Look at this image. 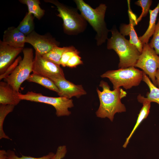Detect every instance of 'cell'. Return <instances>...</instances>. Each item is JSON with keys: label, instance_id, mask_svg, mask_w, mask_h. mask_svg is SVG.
Wrapping results in <instances>:
<instances>
[{"label": "cell", "instance_id": "cell-1", "mask_svg": "<svg viewBox=\"0 0 159 159\" xmlns=\"http://www.w3.org/2000/svg\"><path fill=\"white\" fill-rule=\"evenodd\" d=\"M99 86L102 90L96 89L100 105L96 114L98 117H107L112 122L116 113L126 111L125 107L121 99L126 96L127 93L120 87L111 90L108 83L103 80L100 82Z\"/></svg>", "mask_w": 159, "mask_h": 159}, {"label": "cell", "instance_id": "cell-2", "mask_svg": "<svg viewBox=\"0 0 159 159\" xmlns=\"http://www.w3.org/2000/svg\"><path fill=\"white\" fill-rule=\"evenodd\" d=\"M74 1L80 14L96 32L95 39L97 45H101L107 40L108 33L110 32L105 21L107 6L101 3L94 9L83 0H75Z\"/></svg>", "mask_w": 159, "mask_h": 159}, {"label": "cell", "instance_id": "cell-3", "mask_svg": "<svg viewBox=\"0 0 159 159\" xmlns=\"http://www.w3.org/2000/svg\"><path fill=\"white\" fill-rule=\"evenodd\" d=\"M110 31L112 36L107 39V48L113 50L118 56V68L135 67L141 53L135 46L120 33L115 26H113Z\"/></svg>", "mask_w": 159, "mask_h": 159}, {"label": "cell", "instance_id": "cell-4", "mask_svg": "<svg viewBox=\"0 0 159 159\" xmlns=\"http://www.w3.org/2000/svg\"><path fill=\"white\" fill-rule=\"evenodd\" d=\"M44 1L54 4L59 14L57 16L63 21L64 32L69 35H76L83 32L86 29L87 21L75 8L61 3L57 0H44Z\"/></svg>", "mask_w": 159, "mask_h": 159}, {"label": "cell", "instance_id": "cell-5", "mask_svg": "<svg viewBox=\"0 0 159 159\" xmlns=\"http://www.w3.org/2000/svg\"><path fill=\"white\" fill-rule=\"evenodd\" d=\"M134 66L107 71L101 76L108 78L113 85V90L122 87L126 90L139 85L143 78V71Z\"/></svg>", "mask_w": 159, "mask_h": 159}, {"label": "cell", "instance_id": "cell-6", "mask_svg": "<svg viewBox=\"0 0 159 159\" xmlns=\"http://www.w3.org/2000/svg\"><path fill=\"white\" fill-rule=\"evenodd\" d=\"M23 58L13 72L4 81L9 84L16 92H19L21 84L27 80L32 72L34 60L33 50L31 48H24Z\"/></svg>", "mask_w": 159, "mask_h": 159}, {"label": "cell", "instance_id": "cell-7", "mask_svg": "<svg viewBox=\"0 0 159 159\" xmlns=\"http://www.w3.org/2000/svg\"><path fill=\"white\" fill-rule=\"evenodd\" d=\"M18 96L21 100L43 103L52 106L56 110V115L58 117L70 115L71 112L68 109L74 106L72 99L64 97H48L32 91H28L25 94L19 92Z\"/></svg>", "mask_w": 159, "mask_h": 159}, {"label": "cell", "instance_id": "cell-8", "mask_svg": "<svg viewBox=\"0 0 159 159\" xmlns=\"http://www.w3.org/2000/svg\"><path fill=\"white\" fill-rule=\"evenodd\" d=\"M135 67L141 69L157 87L155 74L159 67V56L155 49L150 47L149 43L143 44L142 52Z\"/></svg>", "mask_w": 159, "mask_h": 159}, {"label": "cell", "instance_id": "cell-9", "mask_svg": "<svg viewBox=\"0 0 159 159\" xmlns=\"http://www.w3.org/2000/svg\"><path fill=\"white\" fill-rule=\"evenodd\" d=\"M26 43L31 44L41 56L47 54L54 47L59 46V42L50 34L40 35L34 30L26 36Z\"/></svg>", "mask_w": 159, "mask_h": 159}, {"label": "cell", "instance_id": "cell-10", "mask_svg": "<svg viewBox=\"0 0 159 159\" xmlns=\"http://www.w3.org/2000/svg\"><path fill=\"white\" fill-rule=\"evenodd\" d=\"M32 72L49 78L52 77L65 78L60 65L44 59L35 52Z\"/></svg>", "mask_w": 159, "mask_h": 159}, {"label": "cell", "instance_id": "cell-11", "mask_svg": "<svg viewBox=\"0 0 159 159\" xmlns=\"http://www.w3.org/2000/svg\"><path fill=\"white\" fill-rule=\"evenodd\" d=\"M59 89L57 93L59 97L71 99L75 97L77 98L87 94L81 85H76L67 80L65 78L52 77L50 78Z\"/></svg>", "mask_w": 159, "mask_h": 159}, {"label": "cell", "instance_id": "cell-12", "mask_svg": "<svg viewBox=\"0 0 159 159\" xmlns=\"http://www.w3.org/2000/svg\"><path fill=\"white\" fill-rule=\"evenodd\" d=\"M128 12L129 19L128 24H122L120 26V33L124 36H129V42L135 46L141 53L143 50V44L139 40L135 30L134 26L137 24V17L132 12L130 7V1H127Z\"/></svg>", "mask_w": 159, "mask_h": 159}, {"label": "cell", "instance_id": "cell-13", "mask_svg": "<svg viewBox=\"0 0 159 159\" xmlns=\"http://www.w3.org/2000/svg\"><path fill=\"white\" fill-rule=\"evenodd\" d=\"M24 48H16L0 40V75L3 74L14 62Z\"/></svg>", "mask_w": 159, "mask_h": 159}, {"label": "cell", "instance_id": "cell-14", "mask_svg": "<svg viewBox=\"0 0 159 159\" xmlns=\"http://www.w3.org/2000/svg\"><path fill=\"white\" fill-rule=\"evenodd\" d=\"M26 36L14 26L9 27L4 32L2 42L15 48H24Z\"/></svg>", "mask_w": 159, "mask_h": 159}, {"label": "cell", "instance_id": "cell-15", "mask_svg": "<svg viewBox=\"0 0 159 159\" xmlns=\"http://www.w3.org/2000/svg\"><path fill=\"white\" fill-rule=\"evenodd\" d=\"M19 92L15 91L8 83L5 81L0 82V104L11 105L15 106L18 105L21 100L18 95Z\"/></svg>", "mask_w": 159, "mask_h": 159}, {"label": "cell", "instance_id": "cell-16", "mask_svg": "<svg viewBox=\"0 0 159 159\" xmlns=\"http://www.w3.org/2000/svg\"><path fill=\"white\" fill-rule=\"evenodd\" d=\"M137 99L139 102L143 104V106L138 115L135 125L130 135L126 138L125 143L122 146L123 147L125 148L127 147L130 138L135 131L142 121L147 118L150 112L151 102L149 101L142 99L138 97Z\"/></svg>", "mask_w": 159, "mask_h": 159}, {"label": "cell", "instance_id": "cell-17", "mask_svg": "<svg viewBox=\"0 0 159 159\" xmlns=\"http://www.w3.org/2000/svg\"><path fill=\"white\" fill-rule=\"evenodd\" d=\"M150 21L148 27L142 36L138 37L139 39L143 45L148 43L151 37L153 34L156 24V21L159 12V2L156 7L153 10H150Z\"/></svg>", "mask_w": 159, "mask_h": 159}, {"label": "cell", "instance_id": "cell-18", "mask_svg": "<svg viewBox=\"0 0 159 159\" xmlns=\"http://www.w3.org/2000/svg\"><path fill=\"white\" fill-rule=\"evenodd\" d=\"M142 80L144 81L149 87L150 92L146 94V97L140 94L138 96L139 98L151 102H154L159 105V88L155 85L150 80L147 75L143 72Z\"/></svg>", "mask_w": 159, "mask_h": 159}, {"label": "cell", "instance_id": "cell-19", "mask_svg": "<svg viewBox=\"0 0 159 159\" xmlns=\"http://www.w3.org/2000/svg\"><path fill=\"white\" fill-rule=\"evenodd\" d=\"M39 84L50 90L58 93L59 90L53 81L49 78L45 76L33 73L30 74L27 80Z\"/></svg>", "mask_w": 159, "mask_h": 159}, {"label": "cell", "instance_id": "cell-20", "mask_svg": "<svg viewBox=\"0 0 159 159\" xmlns=\"http://www.w3.org/2000/svg\"><path fill=\"white\" fill-rule=\"evenodd\" d=\"M71 47H55L48 52L42 56L46 59L60 65V61L63 54L69 49Z\"/></svg>", "mask_w": 159, "mask_h": 159}, {"label": "cell", "instance_id": "cell-21", "mask_svg": "<svg viewBox=\"0 0 159 159\" xmlns=\"http://www.w3.org/2000/svg\"><path fill=\"white\" fill-rule=\"evenodd\" d=\"M21 3L26 5L28 8V12L33 14L38 19L40 20L44 16L45 10L40 6L39 0H20Z\"/></svg>", "mask_w": 159, "mask_h": 159}, {"label": "cell", "instance_id": "cell-22", "mask_svg": "<svg viewBox=\"0 0 159 159\" xmlns=\"http://www.w3.org/2000/svg\"><path fill=\"white\" fill-rule=\"evenodd\" d=\"M34 16L29 12L25 16L17 27V29L26 36L34 30Z\"/></svg>", "mask_w": 159, "mask_h": 159}, {"label": "cell", "instance_id": "cell-23", "mask_svg": "<svg viewBox=\"0 0 159 159\" xmlns=\"http://www.w3.org/2000/svg\"><path fill=\"white\" fill-rule=\"evenodd\" d=\"M15 106L11 105H0V139H10L4 132L3 129L4 122L6 116L14 110Z\"/></svg>", "mask_w": 159, "mask_h": 159}, {"label": "cell", "instance_id": "cell-24", "mask_svg": "<svg viewBox=\"0 0 159 159\" xmlns=\"http://www.w3.org/2000/svg\"><path fill=\"white\" fill-rule=\"evenodd\" d=\"M152 2L153 1L151 0H138L135 2V4L142 8V13L140 16L137 18V23L141 20L143 17L146 16L150 10Z\"/></svg>", "mask_w": 159, "mask_h": 159}, {"label": "cell", "instance_id": "cell-25", "mask_svg": "<svg viewBox=\"0 0 159 159\" xmlns=\"http://www.w3.org/2000/svg\"><path fill=\"white\" fill-rule=\"evenodd\" d=\"M54 154L52 152H50L47 155L39 158H35L23 155L21 157H19L16 155L14 151L8 150L7 151V159H51Z\"/></svg>", "mask_w": 159, "mask_h": 159}, {"label": "cell", "instance_id": "cell-26", "mask_svg": "<svg viewBox=\"0 0 159 159\" xmlns=\"http://www.w3.org/2000/svg\"><path fill=\"white\" fill-rule=\"evenodd\" d=\"M150 47L154 48L158 55H159V17L156 24L153 37L149 43Z\"/></svg>", "mask_w": 159, "mask_h": 159}, {"label": "cell", "instance_id": "cell-27", "mask_svg": "<svg viewBox=\"0 0 159 159\" xmlns=\"http://www.w3.org/2000/svg\"><path fill=\"white\" fill-rule=\"evenodd\" d=\"M80 54V52L73 46H71L70 48L65 51L63 54L60 61V64L63 67L66 64L70 58L74 55Z\"/></svg>", "mask_w": 159, "mask_h": 159}, {"label": "cell", "instance_id": "cell-28", "mask_svg": "<svg viewBox=\"0 0 159 159\" xmlns=\"http://www.w3.org/2000/svg\"><path fill=\"white\" fill-rule=\"evenodd\" d=\"M21 59L22 58L21 56H19L16 59L14 62L9 66L6 72L3 74L0 75V80H1L3 79H5L11 74Z\"/></svg>", "mask_w": 159, "mask_h": 159}, {"label": "cell", "instance_id": "cell-29", "mask_svg": "<svg viewBox=\"0 0 159 159\" xmlns=\"http://www.w3.org/2000/svg\"><path fill=\"white\" fill-rule=\"evenodd\" d=\"M83 63L79 54H76L73 56L69 60L66 64V66L70 68H74Z\"/></svg>", "mask_w": 159, "mask_h": 159}, {"label": "cell", "instance_id": "cell-30", "mask_svg": "<svg viewBox=\"0 0 159 159\" xmlns=\"http://www.w3.org/2000/svg\"><path fill=\"white\" fill-rule=\"evenodd\" d=\"M67 152L66 146H59L57 148L56 153L51 159H62L65 156Z\"/></svg>", "mask_w": 159, "mask_h": 159}, {"label": "cell", "instance_id": "cell-31", "mask_svg": "<svg viewBox=\"0 0 159 159\" xmlns=\"http://www.w3.org/2000/svg\"><path fill=\"white\" fill-rule=\"evenodd\" d=\"M7 151L4 150H0V159H7Z\"/></svg>", "mask_w": 159, "mask_h": 159}, {"label": "cell", "instance_id": "cell-32", "mask_svg": "<svg viewBox=\"0 0 159 159\" xmlns=\"http://www.w3.org/2000/svg\"><path fill=\"white\" fill-rule=\"evenodd\" d=\"M155 77L157 86L159 88V67L157 69L156 71Z\"/></svg>", "mask_w": 159, "mask_h": 159}]
</instances>
